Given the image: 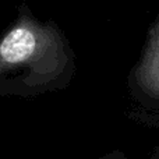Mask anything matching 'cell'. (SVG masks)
<instances>
[{
    "label": "cell",
    "instance_id": "7a4b0ae2",
    "mask_svg": "<svg viewBox=\"0 0 159 159\" xmlns=\"http://www.w3.org/2000/svg\"><path fill=\"white\" fill-rule=\"evenodd\" d=\"M127 92L131 102L129 117L159 129V0L141 55L127 75Z\"/></svg>",
    "mask_w": 159,
    "mask_h": 159
},
{
    "label": "cell",
    "instance_id": "6da1fadb",
    "mask_svg": "<svg viewBox=\"0 0 159 159\" xmlns=\"http://www.w3.org/2000/svg\"><path fill=\"white\" fill-rule=\"evenodd\" d=\"M75 53L53 20L42 21L25 2L0 35V96H36L64 89L75 75Z\"/></svg>",
    "mask_w": 159,
    "mask_h": 159
},
{
    "label": "cell",
    "instance_id": "3957f363",
    "mask_svg": "<svg viewBox=\"0 0 159 159\" xmlns=\"http://www.w3.org/2000/svg\"><path fill=\"white\" fill-rule=\"evenodd\" d=\"M95 159H129V158H127L121 151H119V149H115V151L109 152V154L102 155V157L95 158Z\"/></svg>",
    "mask_w": 159,
    "mask_h": 159
},
{
    "label": "cell",
    "instance_id": "277c9868",
    "mask_svg": "<svg viewBox=\"0 0 159 159\" xmlns=\"http://www.w3.org/2000/svg\"><path fill=\"white\" fill-rule=\"evenodd\" d=\"M149 159H159V145L154 148V151H152L151 158H149Z\"/></svg>",
    "mask_w": 159,
    "mask_h": 159
}]
</instances>
